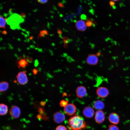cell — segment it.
Listing matches in <instances>:
<instances>
[{
    "label": "cell",
    "instance_id": "obj_1",
    "mask_svg": "<svg viewBox=\"0 0 130 130\" xmlns=\"http://www.w3.org/2000/svg\"><path fill=\"white\" fill-rule=\"evenodd\" d=\"M69 125L73 130H79L86 127L85 122L79 116L75 115L68 120Z\"/></svg>",
    "mask_w": 130,
    "mask_h": 130
},
{
    "label": "cell",
    "instance_id": "obj_2",
    "mask_svg": "<svg viewBox=\"0 0 130 130\" xmlns=\"http://www.w3.org/2000/svg\"><path fill=\"white\" fill-rule=\"evenodd\" d=\"M25 21L20 15L17 13L13 14L9 17L6 20L7 24L10 26L11 28L14 30L16 29H21L19 25L20 23L23 22Z\"/></svg>",
    "mask_w": 130,
    "mask_h": 130
},
{
    "label": "cell",
    "instance_id": "obj_3",
    "mask_svg": "<svg viewBox=\"0 0 130 130\" xmlns=\"http://www.w3.org/2000/svg\"><path fill=\"white\" fill-rule=\"evenodd\" d=\"M26 71L19 72L16 76L18 83L21 85L26 84L28 82V79L26 74Z\"/></svg>",
    "mask_w": 130,
    "mask_h": 130
},
{
    "label": "cell",
    "instance_id": "obj_4",
    "mask_svg": "<svg viewBox=\"0 0 130 130\" xmlns=\"http://www.w3.org/2000/svg\"><path fill=\"white\" fill-rule=\"evenodd\" d=\"M96 93L98 96L101 98L107 97L109 93V90L107 88L102 86L99 87L97 88Z\"/></svg>",
    "mask_w": 130,
    "mask_h": 130
},
{
    "label": "cell",
    "instance_id": "obj_5",
    "mask_svg": "<svg viewBox=\"0 0 130 130\" xmlns=\"http://www.w3.org/2000/svg\"><path fill=\"white\" fill-rule=\"evenodd\" d=\"M64 110L67 115L71 116L75 113L76 111V109L74 104L70 103L68 104L64 107Z\"/></svg>",
    "mask_w": 130,
    "mask_h": 130
},
{
    "label": "cell",
    "instance_id": "obj_6",
    "mask_svg": "<svg viewBox=\"0 0 130 130\" xmlns=\"http://www.w3.org/2000/svg\"><path fill=\"white\" fill-rule=\"evenodd\" d=\"M9 113L11 117L14 118L19 117L20 114V108L16 106H12L9 110Z\"/></svg>",
    "mask_w": 130,
    "mask_h": 130
},
{
    "label": "cell",
    "instance_id": "obj_7",
    "mask_svg": "<svg viewBox=\"0 0 130 130\" xmlns=\"http://www.w3.org/2000/svg\"><path fill=\"white\" fill-rule=\"evenodd\" d=\"M53 120L56 123H60L65 120V116L62 112L60 111L55 112L53 115Z\"/></svg>",
    "mask_w": 130,
    "mask_h": 130
},
{
    "label": "cell",
    "instance_id": "obj_8",
    "mask_svg": "<svg viewBox=\"0 0 130 130\" xmlns=\"http://www.w3.org/2000/svg\"><path fill=\"white\" fill-rule=\"evenodd\" d=\"M105 118L104 112L100 110L96 111L95 116V120L97 123L99 124L102 123Z\"/></svg>",
    "mask_w": 130,
    "mask_h": 130
},
{
    "label": "cell",
    "instance_id": "obj_9",
    "mask_svg": "<svg viewBox=\"0 0 130 130\" xmlns=\"http://www.w3.org/2000/svg\"><path fill=\"white\" fill-rule=\"evenodd\" d=\"M98 61L97 56L96 55L93 54L89 55L86 59L87 63L91 65H96L98 63Z\"/></svg>",
    "mask_w": 130,
    "mask_h": 130
},
{
    "label": "cell",
    "instance_id": "obj_10",
    "mask_svg": "<svg viewBox=\"0 0 130 130\" xmlns=\"http://www.w3.org/2000/svg\"><path fill=\"white\" fill-rule=\"evenodd\" d=\"M76 92L77 96L81 98L85 96L87 94L86 88L84 86H81L78 87L76 89Z\"/></svg>",
    "mask_w": 130,
    "mask_h": 130
},
{
    "label": "cell",
    "instance_id": "obj_11",
    "mask_svg": "<svg viewBox=\"0 0 130 130\" xmlns=\"http://www.w3.org/2000/svg\"><path fill=\"white\" fill-rule=\"evenodd\" d=\"M75 26L77 29L79 31H84L87 28L85 22L82 20L77 21L75 23Z\"/></svg>",
    "mask_w": 130,
    "mask_h": 130
},
{
    "label": "cell",
    "instance_id": "obj_12",
    "mask_svg": "<svg viewBox=\"0 0 130 130\" xmlns=\"http://www.w3.org/2000/svg\"><path fill=\"white\" fill-rule=\"evenodd\" d=\"M83 114L86 118H91L93 117L94 114V111L91 107L88 106L85 107L83 111Z\"/></svg>",
    "mask_w": 130,
    "mask_h": 130
},
{
    "label": "cell",
    "instance_id": "obj_13",
    "mask_svg": "<svg viewBox=\"0 0 130 130\" xmlns=\"http://www.w3.org/2000/svg\"><path fill=\"white\" fill-rule=\"evenodd\" d=\"M109 120L111 123L114 124H117L119 121V116L116 113H111L109 115Z\"/></svg>",
    "mask_w": 130,
    "mask_h": 130
},
{
    "label": "cell",
    "instance_id": "obj_14",
    "mask_svg": "<svg viewBox=\"0 0 130 130\" xmlns=\"http://www.w3.org/2000/svg\"><path fill=\"white\" fill-rule=\"evenodd\" d=\"M93 106L95 109L99 110L103 109L105 105L103 101L98 100L94 102Z\"/></svg>",
    "mask_w": 130,
    "mask_h": 130
},
{
    "label": "cell",
    "instance_id": "obj_15",
    "mask_svg": "<svg viewBox=\"0 0 130 130\" xmlns=\"http://www.w3.org/2000/svg\"><path fill=\"white\" fill-rule=\"evenodd\" d=\"M9 87L8 83L5 81H3L0 83V91L3 92L6 91Z\"/></svg>",
    "mask_w": 130,
    "mask_h": 130
},
{
    "label": "cell",
    "instance_id": "obj_16",
    "mask_svg": "<svg viewBox=\"0 0 130 130\" xmlns=\"http://www.w3.org/2000/svg\"><path fill=\"white\" fill-rule=\"evenodd\" d=\"M8 107L6 105L1 104L0 105V114L4 115L6 114L7 112Z\"/></svg>",
    "mask_w": 130,
    "mask_h": 130
},
{
    "label": "cell",
    "instance_id": "obj_17",
    "mask_svg": "<svg viewBox=\"0 0 130 130\" xmlns=\"http://www.w3.org/2000/svg\"><path fill=\"white\" fill-rule=\"evenodd\" d=\"M28 62L25 59L22 58L18 62V63L20 67L24 68L28 64Z\"/></svg>",
    "mask_w": 130,
    "mask_h": 130
},
{
    "label": "cell",
    "instance_id": "obj_18",
    "mask_svg": "<svg viewBox=\"0 0 130 130\" xmlns=\"http://www.w3.org/2000/svg\"><path fill=\"white\" fill-rule=\"evenodd\" d=\"M7 19L6 18H4L0 16V28H5L6 23V21Z\"/></svg>",
    "mask_w": 130,
    "mask_h": 130
},
{
    "label": "cell",
    "instance_id": "obj_19",
    "mask_svg": "<svg viewBox=\"0 0 130 130\" xmlns=\"http://www.w3.org/2000/svg\"><path fill=\"white\" fill-rule=\"evenodd\" d=\"M49 35L48 32L45 30H41L39 34L38 35V39L44 37L45 35Z\"/></svg>",
    "mask_w": 130,
    "mask_h": 130
},
{
    "label": "cell",
    "instance_id": "obj_20",
    "mask_svg": "<svg viewBox=\"0 0 130 130\" xmlns=\"http://www.w3.org/2000/svg\"><path fill=\"white\" fill-rule=\"evenodd\" d=\"M85 23L86 26L88 27H92L93 24L92 21L89 18H88L87 19Z\"/></svg>",
    "mask_w": 130,
    "mask_h": 130
},
{
    "label": "cell",
    "instance_id": "obj_21",
    "mask_svg": "<svg viewBox=\"0 0 130 130\" xmlns=\"http://www.w3.org/2000/svg\"><path fill=\"white\" fill-rule=\"evenodd\" d=\"M108 130H119L118 128L116 126L111 124L109 126Z\"/></svg>",
    "mask_w": 130,
    "mask_h": 130
},
{
    "label": "cell",
    "instance_id": "obj_22",
    "mask_svg": "<svg viewBox=\"0 0 130 130\" xmlns=\"http://www.w3.org/2000/svg\"><path fill=\"white\" fill-rule=\"evenodd\" d=\"M68 101H67L63 100H61L60 103V105L61 106L64 107L66 106L68 104Z\"/></svg>",
    "mask_w": 130,
    "mask_h": 130
},
{
    "label": "cell",
    "instance_id": "obj_23",
    "mask_svg": "<svg viewBox=\"0 0 130 130\" xmlns=\"http://www.w3.org/2000/svg\"><path fill=\"white\" fill-rule=\"evenodd\" d=\"M56 130H67V129L64 126L60 125L57 127Z\"/></svg>",
    "mask_w": 130,
    "mask_h": 130
},
{
    "label": "cell",
    "instance_id": "obj_24",
    "mask_svg": "<svg viewBox=\"0 0 130 130\" xmlns=\"http://www.w3.org/2000/svg\"><path fill=\"white\" fill-rule=\"evenodd\" d=\"M64 42L65 46H67V43L68 42L69 39L67 37H64L63 39Z\"/></svg>",
    "mask_w": 130,
    "mask_h": 130
},
{
    "label": "cell",
    "instance_id": "obj_25",
    "mask_svg": "<svg viewBox=\"0 0 130 130\" xmlns=\"http://www.w3.org/2000/svg\"><path fill=\"white\" fill-rule=\"evenodd\" d=\"M38 2L41 4H44L47 3L48 1V0H38L37 1Z\"/></svg>",
    "mask_w": 130,
    "mask_h": 130
},
{
    "label": "cell",
    "instance_id": "obj_26",
    "mask_svg": "<svg viewBox=\"0 0 130 130\" xmlns=\"http://www.w3.org/2000/svg\"><path fill=\"white\" fill-rule=\"evenodd\" d=\"M80 18L82 20H87V16L86 15L84 14H82L80 16Z\"/></svg>",
    "mask_w": 130,
    "mask_h": 130
},
{
    "label": "cell",
    "instance_id": "obj_27",
    "mask_svg": "<svg viewBox=\"0 0 130 130\" xmlns=\"http://www.w3.org/2000/svg\"><path fill=\"white\" fill-rule=\"evenodd\" d=\"M39 72V70L36 68L33 69L32 70V72L34 75H36Z\"/></svg>",
    "mask_w": 130,
    "mask_h": 130
},
{
    "label": "cell",
    "instance_id": "obj_28",
    "mask_svg": "<svg viewBox=\"0 0 130 130\" xmlns=\"http://www.w3.org/2000/svg\"><path fill=\"white\" fill-rule=\"evenodd\" d=\"M109 4L111 6H114L115 4V3L113 1H110Z\"/></svg>",
    "mask_w": 130,
    "mask_h": 130
},
{
    "label": "cell",
    "instance_id": "obj_29",
    "mask_svg": "<svg viewBox=\"0 0 130 130\" xmlns=\"http://www.w3.org/2000/svg\"><path fill=\"white\" fill-rule=\"evenodd\" d=\"M20 15L22 18H25L26 17L25 14L24 13H21L20 14Z\"/></svg>",
    "mask_w": 130,
    "mask_h": 130
},
{
    "label": "cell",
    "instance_id": "obj_30",
    "mask_svg": "<svg viewBox=\"0 0 130 130\" xmlns=\"http://www.w3.org/2000/svg\"><path fill=\"white\" fill-rule=\"evenodd\" d=\"M58 5L59 7L61 8L64 7V6L63 4L62 3L60 2H59L58 3Z\"/></svg>",
    "mask_w": 130,
    "mask_h": 130
},
{
    "label": "cell",
    "instance_id": "obj_31",
    "mask_svg": "<svg viewBox=\"0 0 130 130\" xmlns=\"http://www.w3.org/2000/svg\"><path fill=\"white\" fill-rule=\"evenodd\" d=\"M57 32L59 36H60V35H61L62 34V32L61 30L60 29L57 28Z\"/></svg>",
    "mask_w": 130,
    "mask_h": 130
},
{
    "label": "cell",
    "instance_id": "obj_32",
    "mask_svg": "<svg viewBox=\"0 0 130 130\" xmlns=\"http://www.w3.org/2000/svg\"><path fill=\"white\" fill-rule=\"evenodd\" d=\"M26 60H27V61L28 62H32V58H27Z\"/></svg>",
    "mask_w": 130,
    "mask_h": 130
},
{
    "label": "cell",
    "instance_id": "obj_33",
    "mask_svg": "<svg viewBox=\"0 0 130 130\" xmlns=\"http://www.w3.org/2000/svg\"><path fill=\"white\" fill-rule=\"evenodd\" d=\"M7 33L6 31L4 30L2 31V34H3L4 35H6Z\"/></svg>",
    "mask_w": 130,
    "mask_h": 130
},
{
    "label": "cell",
    "instance_id": "obj_34",
    "mask_svg": "<svg viewBox=\"0 0 130 130\" xmlns=\"http://www.w3.org/2000/svg\"><path fill=\"white\" fill-rule=\"evenodd\" d=\"M40 104L42 105H44L45 104V103L44 101H42L40 102Z\"/></svg>",
    "mask_w": 130,
    "mask_h": 130
},
{
    "label": "cell",
    "instance_id": "obj_35",
    "mask_svg": "<svg viewBox=\"0 0 130 130\" xmlns=\"http://www.w3.org/2000/svg\"><path fill=\"white\" fill-rule=\"evenodd\" d=\"M101 53L100 52H98L96 54V55L97 56H99L100 55Z\"/></svg>",
    "mask_w": 130,
    "mask_h": 130
},
{
    "label": "cell",
    "instance_id": "obj_36",
    "mask_svg": "<svg viewBox=\"0 0 130 130\" xmlns=\"http://www.w3.org/2000/svg\"><path fill=\"white\" fill-rule=\"evenodd\" d=\"M33 36H31L30 37H29V38L31 40L33 39Z\"/></svg>",
    "mask_w": 130,
    "mask_h": 130
},
{
    "label": "cell",
    "instance_id": "obj_37",
    "mask_svg": "<svg viewBox=\"0 0 130 130\" xmlns=\"http://www.w3.org/2000/svg\"><path fill=\"white\" fill-rule=\"evenodd\" d=\"M112 7H113V8L114 9H115L116 8V6H112Z\"/></svg>",
    "mask_w": 130,
    "mask_h": 130
}]
</instances>
